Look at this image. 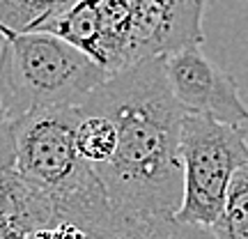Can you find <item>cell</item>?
<instances>
[{"mask_svg":"<svg viewBox=\"0 0 248 239\" xmlns=\"http://www.w3.org/2000/svg\"><path fill=\"white\" fill-rule=\"evenodd\" d=\"M117 127L115 152L97 177L124 219H166L182 205L179 133L184 108L172 97L163 55L108 76L92 90Z\"/></svg>","mask_w":248,"mask_h":239,"instance_id":"cell-1","label":"cell"},{"mask_svg":"<svg viewBox=\"0 0 248 239\" xmlns=\"http://www.w3.org/2000/svg\"><path fill=\"white\" fill-rule=\"evenodd\" d=\"M207 0H71L35 30L53 32L108 76L204 39Z\"/></svg>","mask_w":248,"mask_h":239,"instance_id":"cell-2","label":"cell"},{"mask_svg":"<svg viewBox=\"0 0 248 239\" xmlns=\"http://www.w3.org/2000/svg\"><path fill=\"white\" fill-rule=\"evenodd\" d=\"M9 127L12 170L48 200L55 223L78 225L90 239H106L117 214L94 168L76 150L74 106L39 111Z\"/></svg>","mask_w":248,"mask_h":239,"instance_id":"cell-3","label":"cell"},{"mask_svg":"<svg viewBox=\"0 0 248 239\" xmlns=\"http://www.w3.org/2000/svg\"><path fill=\"white\" fill-rule=\"evenodd\" d=\"M106 79L97 62L53 32L0 28V124L74 106Z\"/></svg>","mask_w":248,"mask_h":239,"instance_id":"cell-4","label":"cell"},{"mask_svg":"<svg viewBox=\"0 0 248 239\" xmlns=\"http://www.w3.org/2000/svg\"><path fill=\"white\" fill-rule=\"evenodd\" d=\"M179 159L184 191L175 221L212 230L237 173L248 163L246 129L186 113L179 133Z\"/></svg>","mask_w":248,"mask_h":239,"instance_id":"cell-5","label":"cell"},{"mask_svg":"<svg viewBox=\"0 0 248 239\" xmlns=\"http://www.w3.org/2000/svg\"><path fill=\"white\" fill-rule=\"evenodd\" d=\"M163 71L184 113L207 115L234 127L248 120V106L234 79L207 58L200 46H186L163 55Z\"/></svg>","mask_w":248,"mask_h":239,"instance_id":"cell-6","label":"cell"},{"mask_svg":"<svg viewBox=\"0 0 248 239\" xmlns=\"http://www.w3.org/2000/svg\"><path fill=\"white\" fill-rule=\"evenodd\" d=\"M212 232L216 239H248V163L241 166L230 186L228 203L223 207Z\"/></svg>","mask_w":248,"mask_h":239,"instance_id":"cell-7","label":"cell"},{"mask_svg":"<svg viewBox=\"0 0 248 239\" xmlns=\"http://www.w3.org/2000/svg\"><path fill=\"white\" fill-rule=\"evenodd\" d=\"M71 0H0V28L35 30Z\"/></svg>","mask_w":248,"mask_h":239,"instance_id":"cell-8","label":"cell"}]
</instances>
